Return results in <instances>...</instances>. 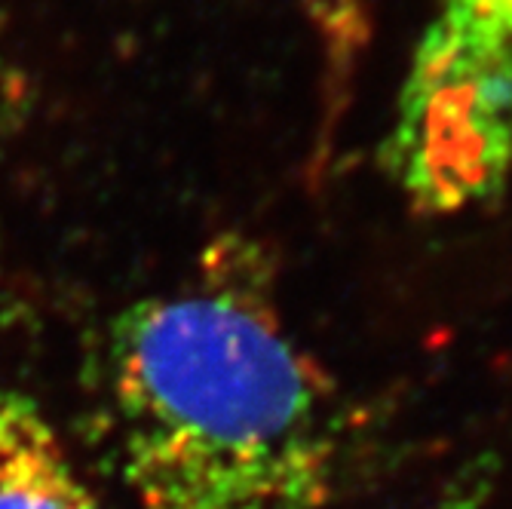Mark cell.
Masks as SVG:
<instances>
[{"mask_svg": "<svg viewBox=\"0 0 512 509\" xmlns=\"http://www.w3.org/2000/svg\"><path fill=\"white\" fill-rule=\"evenodd\" d=\"M105 362L142 509H319L332 494L335 396L252 261L221 252L181 289L135 301Z\"/></svg>", "mask_w": 512, "mask_h": 509, "instance_id": "1", "label": "cell"}, {"mask_svg": "<svg viewBox=\"0 0 512 509\" xmlns=\"http://www.w3.org/2000/svg\"><path fill=\"white\" fill-rule=\"evenodd\" d=\"M384 163L427 215L512 181V0H436L399 86Z\"/></svg>", "mask_w": 512, "mask_h": 509, "instance_id": "2", "label": "cell"}, {"mask_svg": "<svg viewBox=\"0 0 512 509\" xmlns=\"http://www.w3.org/2000/svg\"><path fill=\"white\" fill-rule=\"evenodd\" d=\"M0 509H99L34 399L0 387Z\"/></svg>", "mask_w": 512, "mask_h": 509, "instance_id": "3", "label": "cell"}]
</instances>
